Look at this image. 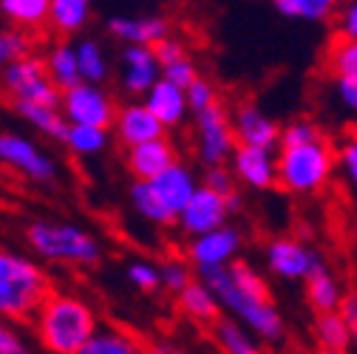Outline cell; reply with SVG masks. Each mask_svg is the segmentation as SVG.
Wrapping results in <instances>:
<instances>
[{
	"instance_id": "obj_11",
	"label": "cell",
	"mask_w": 357,
	"mask_h": 354,
	"mask_svg": "<svg viewBox=\"0 0 357 354\" xmlns=\"http://www.w3.org/2000/svg\"><path fill=\"white\" fill-rule=\"evenodd\" d=\"M264 263H266V270L281 281H306L312 272L324 267L321 255L309 244H303L301 238H292V236H281L266 244Z\"/></svg>"
},
{
	"instance_id": "obj_20",
	"label": "cell",
	"mask_w": 357,
	"mask_h": 354,
	"mask_svg": "<svg viewBox=\"0 0 357 354\" xmlns=\"http://www.w3.org/2000/svg\"><path fill=\"white\" fill-rule=\"evenodd\" d=\"M153 187H156V193L162 196V201L178 215L185 210V204L193 199V193L202 187V179L196 176V170L190 167V164H185V162H176V164H170L167 170H162L159 176H153Z\"/></svg>"
},
{
	"instance_id": "obj_14",
	"label": "cell",
	"mask_w": 357,
	"mask_h": 354,
	"mask_svg": "<svg viewBox=\"0 0 357 354\" xmlns=\"http://www.w3.org/2000/svg\"><path fill=\"white\" fill-rule=\"evenodd\" d=\"M111 130H114V139L122 148H133V145H142V142L167 137L165 122L148 108L145 100H128V102H122Z\"/></svg>"
},
{
	"instance_id": "obj_8",
	"label": "cell",
	"mask_w": 357,
	"mask_h": 354,
	"mask_svg": "<svg viewBox=\"0 0 357 354\" xmlns=\"http://www.w3.org/2000/svg\"><path fill=\"white\" fill-rule=\"evenodd\" d=\"M0 162L37 187H54L60 182V164L37 142L15 130H3L0 137Z\"/></svg>"
},
{
	"instance_id": "obj_24",
	"label": "cell",
	"mask_w": 357,
	"mask_h": 354,
	"mask_svg": "<svg viewBox=\"0 0 357 354\" xmlns=\"http://www.w3.org/2000/svg\"><path fill=\"white\" fill-rule=\"evenodd\" d=\"M312 340H315L318 351H326V354L354 351L351 326H349V321H346V315L340 312V309L315 315V321H312Z\"/></svg>"
},
{
	"instance_id": "obj_43",
	"label": "cell",
	"mask_w": 357,
	"mask_h": 354,
	"mask_svg": "<svg viewBox=\"0 0 357 354\" xmlns=\"http://www.w3.org/2000/svg\"><path fill=\"white\" fill-rule=\"evenodd\" d=\"M188 100H190L193 114H199V111H204V108H210V105L218 102V91H215V85H213L210 79L199 77V79L188 88Z\"/></svg>"
},
{
	"instance_id": "obj_37",
	"label": "cell",
	"mask_w": 357,
	"mask_h": 354,
	"mask_svg": "<svg viewBox=\"0 0 357 354\" xmlns=\"http://www.w3.org/2000/svg\"><path fill=\"white\" fill-rule=\"evenodd\" d=\"M335 153H337V170L343 173L349 187L357 190V125L349 128L346 134L335 142Z\"/></svg>"
},
{
	"instance_id": "obj_19",
	"label": "cell",
	"mask_w": 357,
	"mask_h": 354,
	"mask_svg": "<svg viewBox=\"0 0 357 354\" xmlns=\"http://www.w3.org/2000/svg\"><path fill=\"white\" fill-rule=\"evenodd\" d=\"M148 102V108L165 122V128H178V125H185V119L193 114L190 108V100H188V88L182 85H176L173 79L167 77H159L156 85L151 88V91L142 97Z\"/></svg>"
},
{
	"instance_id": "obj_42",
	"label": "cell",
	"mask_w": 357,
	"mask_h": 354,
	"mask_svg": "<svg viewBox=\"0 0 357 354\" xmlns=\"http://www.w3.org/2000/svg\"><path fill=\"white\" fill-rule=\"evenodd\" d=\"M162 77L173 79L176 85H182V88H190V85L202 77V71H199V66L193 63V57H190V54H185V57L173 60L170 66H165V68H162Z\"/></svg>"
},
{
	"instance_id": "obj_40",
	"label": "cell",
	"mask_w": 357,
	"mask_h": 354,
	"mask_svg": "<svg viewBox=\"0 0 357 354\" xmlns=\"http://www.w3.org/2000/svg\"><path fill=\"white\" fill-rule=\"evenodd\" d=\"M321 137H326L321 130V125L306 119V116H298V119H292L289 125L281 128V145H303V142H315Z\"/></svg>"
},
{
	"instance_id": "obj_15",
	"label": "cell",
	"mask_w": 357,
	"mask_h": 354,
	"mask_svg": "<svg viewBox=\"0 0 357 354\" xmlns=\"http://www.w3.org/2000/svg\"><path fill=\"white\" fill-rule=\"evenodd\" d=\"M230 167L236 179L247 190L266 193L278 187V153L273 148H255V145H238Z\"/></svg>"
},
{
	"instance_id": "obj_44",
	"label": "cell",
	"mask_w": 357,
	"mask_h": 354,
	"mask_svg": "<svg viewBox=\"0 0 357 354\" xmlns=\"http://www.w3.org/2000/svg\"><path fill=\"white\" fill-rule=\"evenodd\" d=\"M335 34L357 37V0H346L335 15Z\"/></svg>"
},
{
	"instance_id": "obj_9",
	"label": "cell",
	"mask_w": 357,
	"mask_h": 354,
	"mask_svg": "<svg viewBox=\"0 0 357 354\" xmlns=\"http://www.w3.org/2000/svg\"><path fill=\"white\" fill-rule=\"evenodd\" d=\"M60 108L66 119L74 125H100V128H111L119 111L114 94L105 91L102 82H88V79L66 88Z\"/></svg>"
},
{
	"instance_id": "obj_30",
	"label": "cell",
	"mask_w": 357,
	"mask_h": 354,
	"mask_svg": "<svg viewBox=\"0 0 357 354\" xmlns=\"http://www.w3.org/2000/svg\"><path fill=\"white\" fill-rule=\"evenodd\" d=\"M114 139L111 128H100V125H68V134L63 139V145L68 148V153L79 156V159H94L100 153H105V148Z\"/></svg>"
},
{
	"instance_id": "obj_7",
	"label": "cell",
	"mask_w": 357,
	"mask_h": 354,
	"mask_svg": "<svg viewBox=\"0 0 357 354\" xmlns=\"http://www.w3.org/2000/svg\"><path fill=\"white\" fill-rule=\"evenodd\" d=\"M193 145H196V159L204 167L230 164L238 148V137L233 128V114H227L221 102L193 114Z\"/></svg>"
},
{
	"instance_id": "obj_38",
	"label": "cell",
	"mask_w": 357,
	"mask_h": 354,
	"mask_svg": "<svg viewBox=\"0 0 357 354\" xmlns=\"http://www.w3.org/2000/svg\"><path fill=\"white\" fill-rule=\"evenodd\" d=\"M159 267H162V289H167L170 295H178L199 275L193 270V263L182 261V258H167L165 263H159Z\"/></svg>"
},
{
	"instance_id": "obj_33",
	"label": "cell",
	"mask_w": 357,
	"mask_h": 354,
	"mask_svg": "<svg viewBox=\"0 0 357 354\" xmlns=\"http://www.w3.org/2000/svg\"><path fill=\"white\" fill-rule=\"evenodd\" d=\"M137 351H142V343H137V337L130 332L102 323L82 348V354H137Z\"/></svg>"
},
{
	"instance_id": "obj_48",
	"label": "cell",
	"mask_w": 357,
	"mask_h": 354,
	"mask_svg": "<svg viewBox=\"0 0 357 354\" xmlns=\"http://www.w3.org/2000/svg\"><path fill=\"white\" fill-rule=\"evenodd\" d=\"M227 204H230V213H233V215L241 213V193H238V190L230 193V196H227Z\"/></svg>"
},
{
	"instance_id": "obj_36",
	"label": "cell",
	"mask_w": 357,
	"mask_h": 354,
	"mask_svg": "<svg viewBox=\"0 0 357 354\" xmlns=\"http://www.w3.org/2000/svg\"><path fill=\"white\" fill-rule=\"evenodd\" d=\"M31 46H34V34L26 31V29H17V26H6L0 31V63H15L26 54H31Z\"/></svg>"
},
{
	"instance_id": "obj_22",
	"label": "cell",
	"mask_w": 357,
	"mask_h": 354,
	"mask_svg": "<svg viewBox=\"0 0 357 354\" xmlns=\"http://www.w3.org/2000/svg\"><path fill=\"white\" fill-rule=\"evenodd\" d=\"M12 114L17 119H23L29 128H34L40 137L46 139H54V142H63L66 134H68V119L63 114L60 105H49V102H9Z\"/></svg>"
},
{
	"instance_id": "obj_6",
	"label": "cell",
	"mask_w": 357,
	"mask_h": 354,
	"mask_svg": "<svg viewBox=\"0 0 357 354\" xmlns=\"http://www.w3.org/2000/svg\"><path fill=\"white\" fill-rule=\"evenodd\" d=\"M3 94L9 102H63V88L54 82L46 57L34 52L3 66Z\"/></svg>"
},
{
	"instance_id": "obj_3",
	"label": "cell",
	"mask_w": 357,
	"mask_h": 354,
	"mask_svg": "<svg viewBox=\"0 0 357 354\" xmlns=\"http://www.w3.org/2000/svg\"><path fill=\"white\" fill-rule=\"evenodd\" d=\"M23 244L46 263H60V267H97L105 255L102 241L74 221L63 218H31L23 227Z\"/></svg>"
},
{
	"instance_id": "obj_27",
	"label": "cell",
	"mask_w": 357,
	"mask_h": 354,
	"mask_svg": "<svg viewBox=\"0 0 357 354\" xmlns=\"http://www.w3.org/2000/svg\"><path fill=\"white\" fill-rule=\"evenodd\" d=\"M303 286H306V303H309V309L315 315L318 312H335V309H340V303L346 298L340 281L326 270V263H324L321 270L312 272L303 281Z\"/></svg>"
},
{
	"instance_id": "obj_12",
	"label": "cell",
	"mask_w": 357,
	"mask_h": 354,
	"mask_svg": "<svg viewBox=\"0 0 357 354\" xmlns=\"http://www.w3.org/2000/svg\"><path fill=\"white\" fill-rule=\"evenodd\" d=\"M162 77V63L156 57L153 46H139L128 43L119 54V88L128 94V100H142L156 79Z\"/></svg>"
},
{
	"instance_id": "obj_21",
	"label": "cell",
	"mask_w": 357,
	"mask_h": 354,
	"mask_svg": "<svg viewBox=\"0 0 357 354\" xmlns=\"http://www.w3.org/2000/svg\"><path fill=\"white\" fill-rule=\"evenodd\" d=\"M176 300H178V312L185 318H190L193 323H202V326H213L221 318V312H225L218 295L213 292V286L202 275H196L182 292H178Z\"/></svg>"
},
{
	"instance_id": "obj_23",
	"label": "cell",
	"mask_w": 357,
	"mask_h": 354,
	"mask_svg": "<svg viewBox=\"0 0 357 354\" xmlns=\"http://www.w3.org/2000/svg\"><path fill=\"white\" fill-rule=\"evenodd\" d=\"M128 204L142 221H148L153 227H176V221H178V215L162 201V196L156 193L151 179H133L130 182Z\"/></svg>"
},
{
	"instance_id": "obj_18",
	"label": "cell",
	"mask_w": 357,
	"mask_h": 354,
	"mask_svg": "<svg viewBox=\"0 0 357 354\" xmlns=\"http://www.w3.org/2000/svg\"><path fill=\"white\" fill-rule=\"evenodd\" d=\"M178 162V151L167 137L125 148V167L133 179H153L162 170Z\"/></svg>"
},
{
	"instance_id": "obj_26",
	"label": "cell",
	"mask_w": 357,
	"mask_h": 354,
	"mask_svg": "<svg viewBox=\"0 0 357 354\" xmlns=\"http://www.w3.org/2000/svg\"><path fill=\"white\" fill-rule=\"evenodd\" d=\"M0 15L9 26L43 34L52 20V0H0Z\"/></svg>"
},
{
	"instance_id": "obj_13",
	"label": "cell",
	"mask_w": 357,
	"mask_h": 354,
	"mask_svg": "<svg viewBox=\"0 0 357 354\" xmlns=\"http://www.w3.org/2000/svg\"><path fill=\"white\" fill-rule=\"evenodd\" d=\"M230 204H227V196H221L215 190H210L207 185H202L193 199L185 204V210L178 213V221L176 227L182 236L193 238V236H202L207 230H215L221 224H227L230 221Z\"/></svg>"
},
{
	"instance_id": "obj_34",
	"label": "cell",
	"mask_w": 357,
	"mask_h": 354,
	"mask_svg": "<svg viewBox=\"0 0 357 354\" xmlns=\"http://www.w3.org/2000/svg\"><path fill=\"white\" fill-rule=\"evenodd\" d=\"M77 54H79L82 79H88V82H105L111 77L108 54H105V49L100 46L97 40H91V37L77 40Z\"/></svg>"
},
{
	"instance_id": "obj_25",
	"label": "cell",
	"mask_w": 357,
	"mask_h": 354,
	"mask_svg": "<svg viewBox=\"0 0 357 354\" xmlns=\"http://www.w3.org/2000/svg\"><path fill=\"white\" fill-rule=\"evenodd\" d=\"M210 337L215 343V348L227 351V354H255L264 348V343L258 340V334L244 326L238 318L227 315V318H218L210 326Z\"/></svg>"
},
{
	"instance_id": "obj_5",
	"label": "cell",
	"mask_w": 357,
	"mask_h": 354,
	"mask_svg": "<svg viewBox=\"0 0 357 354\" xmlns=\"http://www.w3.org/2000/svg\"><path fill=\"white\" fill-rule=\"evenodd\" d=\"M337 170L335 142L326 137L278 148V187L292 196H315L329 187Z\"/></svg>"
},
{
	"instance_id": "obj_45",
	"label": "cell",
	"mask_w": 357,
	"mask_h": 354,
	"mask_svg": "<svg viewBox=\"0 0 357 354\" xmlns=\"http://www.w3.org/2000/svg\"><path fill=\"white\" fill-rule=\"evenodd\" d=\"M156 57H159V63H162V68L165 66H170L173 60H178V57H185L188 54V46H185V43L182 40H178V37H165L162 43H156Z\"/></svg>"
},
{
	"instance_id": "obj_41",
	"label": "cell",
	"mask_w": 357,
	"mask_h": 354,
	"mask_svg": "<svg viewBox=\"0 0 357 354\" xmlns=\"http://www.w3.org/2000/svg\"><path fill=\"white\" fill-rule=\"evenodd\" d=\"M202 185H207L210 190H215L221 196H230V193H236L241 187L230 164H207L204 176H202Z\"/></svg>"
},
{
	"instance_id": "obj_35",
	"label": "cell",
	"mask_w": 357,
	"mask_h": 354,
	"mask_svg": "<svg viewBox=\"0 0 357 354\" xmlns=\"http://www.w3.org/2000/svg\"><path fill=\"white\" fill-rule=\"evenodd\" d=\"M34 348L40 346H37L31 323L3 318V326H0V354H29Z\"/></svg>"
},
{
	"instance_id": "obj_49",
	"label": "cell",
	"mask_w": 357,
	"mask_h": 354,
	"mask_svg": "<svg viewBox=\"0 0 357 354\" xmlns=\"http://www.w3.org/2000/svg\"><path fill=\"white\" fill-rule=\"evenodd\" d=\"M351 233H354V241H357V210H354V218H351Z\"/></svg>"
},
{
	"instance_id": "obj_31",
	"label": "cell",
	"mask_w": 357,
	"mask_h": 354,
	"mask_svg": "<svg viewBox=\"0 0 357 354\" xmlns=\"http://www.w3.org/2000/svg\"><path fill=\"white\" fill-rule=\"evenodd\" d=\"M324 71L332 79H349L357 82V37H340L335 40L324 52Z\"/></svg>"
},
{
	"instance_id": "obj_10",
	"label": "cell",
	"mask_w": 357,
	"mask_h": 354,
	"mask_svg": "<svg viewBox=\"0 0 357 354\" xmlns=\"http://www.w3.org/2000/svg\"><path fill=\"white\" fill-rule=\"evenodd\" d=\"M244 247V236L236 224H221L215 230H207L202 236H193L188 241V261L193 263V270L202 275L207 270H218V267H230L238 258Z\"/></svg>"
},
{
	"instance_id": "obj_39",
	"label": "cell",
	"mask_w": 357,
	"mask_h": 354,
	"mask_svg": "<svg viewBox=\"0 0 357 354\" xmlns=\"http://www.w3.org/2000/svg\"><path fill=\"white\" fill-rule=\"evenodd\" d=\"M130 286H137L139 292H156L162 289V267L151 261H130L125 270Z\"/></svg>"
},
{
	"instance_id": "obj_47",
	"label": "cell",
	"mask_w": 357,
	"mask_h": 354,
	"mask_svg": "<svg viewBox=\"0 0 357 354\" xmlns=\"http://www.w3.org/2000/svg\"><path fill=\"white\" fill-rule=\"evenodd\" d=\"M340 312L346 315V321L351 326V343H354V351H357V289L346 292V298L340 303Z\"/></svg>"
},
{
	"instance_id": "obj_1",
	"label": "cell",
	"mask_w": 357,
	"mask_h": 354,
	"mask_svg": "<svg viewBox=\"0 0 357 354\" xmlns=\"http://www.w3.org/2000/svg\"><path fill=\"white\" fill-rule=\"evenodd\" d=\"M202 278L213 286V292L221 300V309L227 315L238 318L244 326H250L264 346H278L287 340V323L281 309L270 298V286L255 267L247 261H233L230 267H218L202 272Z\"/></svg>"
},
{
	"instance_id": "obj_17",
	"label": "cell",
	"mask_w": 357,
	"mask_h": 354,
	"mask_svg": "<svg viewBox=\"0 0 357 354\" xmlns=\"http://www.w3.org/2000/svg\"><path fill=\"white\" fill-rule=\"evenodd\" d=\"M108 34L122 46H128V43L156 46L173 31H170V20L162 15H116L108 20Z\"/></svg>"
},
{
	"instance_id": "obj_46",
	"label": "cell",
	"mask_w": 357,
	"mask_h": 354,
	"mask_svg": "<svg viewBox=\"0 0 357 354\" xmlns=\"http://www.w3.org/2000/svg\"><path fill=\"white\" fill-rule=\"evenodd\" d=\"M335 82V97L337 102L351 114L357 116V82H349V79H332Z\"/></svg>"
},
{
	"instance_id": "obj_4",
	"label": "cell",
	"mask_w": 357,
	"mask_h": 354,
	"mask_svg": "<svg viewBox=\"0 0 357 354\" xmlns=\"http://www.w3.org/2000/svg\"><path fill=\"white\" fill-rule=\"evenodd\" d=\"M52 292L49 272L23 252H0V315L31 323L37 309Z\"/></svg>"
},
{
	"instance_id": "obj_32",
	"label": "cell",
	"mask_w": 357,
	"mask_h": 354,
	"mask_svg": "<svg viewBox=\"0 0 357 354\" xmlns=\"http://www.w3.org/2000/svg\"><path fill=\"white\" fill-rule=\"evenodd\" d=\"M278 15L287 20H303V23H326L337 15L343 0H273Z\"/></svg>"
},
{
	"instance_id": "obj_2",
	"label": "cell",
	"mask_w": 357,
	"mask_h": 354,
	"mask_svg": "<svg viewBox=\"0 0 357 354\" xmlns=\"http://www.w3.org/2000/svg\"><path fill=\"white\" fill-rule=\"evenodd\" d=\"M37 346L49 354H82L85 343L100 329L97 309L85 298L52 289L31 318Z\"/></svg>"
},
{
	"instance_id": "obj_16",
	"label": "cell",
	"mask_w": 357,
	"mask_h": 354,
	"mask_svg": "<svg viewBox=\"0 0 357 354\" xmlns=\"http://www.w3.org/2000/svg\"><path fill=\"white\" fill-rule=\"evenodd\" d=\"M233 128H236L238 145L273 148V151L281 145V125L252 102H241L233 111Z\"/></svg>"
},
{
	"instance_id": "obj_29",
	"label": "cell",
	"mask_w": 357,
	"mask_h": 354,
	"mask_svg": "<svg viewBox=\"0 0 357 354\" xmlns=\"http://www.w3.org/2000/svg\"><path fill=\"white\" fill-rule=\"evenodd\" d=\"M46 66L54 77V82L63 88H71L77 82H82V71H79V54H77V43H68V37H57L52 43V49L43 54Z\"/></svg>"
},
{
	"instance_id": "obj_28",
	"label": "cell",
	"mask_w": 357,
	"mask_h": 354,
	"mask_svg": "<svg viewBox=\"0 0 357 354\" xmlns=\"http://www.w3.org/2000/svg\"><path fill=\"white\" fill-rule=\"evenodd\" d=\"M91 0H52L49 31H54L57 37H74L85 31V26L91 23Z\"/></svg>"
}]
</instances>
